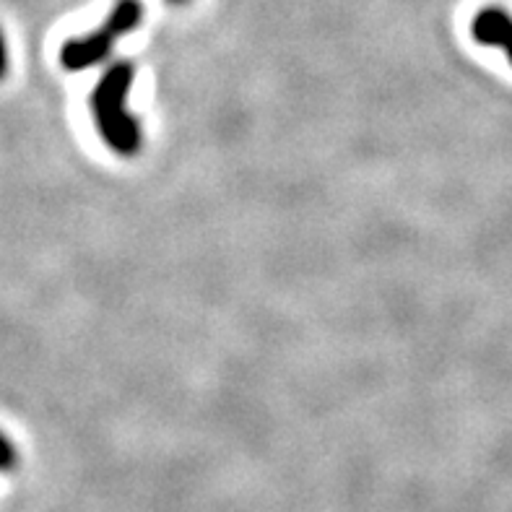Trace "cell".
I'll use <instances>...</instances> for the list:
<instances>
[{
    "label": "cell",
    "instance_id": "8992f818",
    "mask_svg": "<svg viewBox=\"0 0 512 512\" xmlns=\"http://www.w3.org/2000/svg\"><path fill=\"white\" fill-rule=\"evenodd\" d=\"M175 3H182V0H175Z\"/></svg>",
    "mask_w": 512,
    "mask_h": 512
},
{
    "label": "cell",
    "instance_id": "5b68a950",
    "mask_svg": "<svg viewBox=\"0 0 512 512\" xmlns=\"http://www.w3.org/2000/svg\"><path fill=\"white\" fill-rule=\"evenodd\" d=\"M8 65V52H6V39H3V32H0V76L6 73Z\"/></svg>",
    "mask_w": 512,
    "mask_h": 512
},
{
    "label": "cell",
    "instance_id": "3957f363",
    "mask_svg": "<svg viewBox=\"0 0 512 512\" xmlns=\"http://www.w3.org/2000/svg\"><path fill=\"white\" fill-rule=\"evenodd\" d=\"M476 42L481 45L502 47L512 63V19L500 8H484L471 26Z\"/></svg>",
    "mask_w": 512,
    "mask_h": 512
},
{
    "label": "cell",
    "instance_id": "7a4b0ae2",
    "mask_svg": "<svg viewBox=\"0 0 512 512\" xmlns=\"http://www.w3.org/2000/svg\"><path fill=\"white\" fill-rule=\"evenodd\" d=\"M143 19V6L138 0H117V6L112 8L110 19L102 29L91 32L84 39H71L65 42L63 50H60V63L68 68V71H86L91 65L107 60V55L112 52L115 42L123 34L133 32Z\"/></svg>",
    "mask_w": 512,
    "mask_h": 512
},
{
    "label": "cell",
    "instance_id": "277c9868",
    "mask_svg": "<svg viewBox=\"0 0 512 512\" xmlns=\"http://www.w3.org/2000/svg\"><path fill=\"white\" fill-rule=\"evenodd\" d=\"M13 466H16V450L6 437L0 435V471H11Z\"/></svg>",
    "mask_w": 512,
    "mask_h": 512
},
{
    "label": "cell",
    "instance_id": "6da1fadb",
    "mask_svg": "<svg viewBox=\"0 0 512 512\" xmlns=\"http://www.w3.org/2000/svg\"><path fill=\"white\" fill-rule=\"evenodd\" d=\"M130 86H133V65L115 63L91 91V110L97 130L102 133L104 143L123 156H133L141 149V128L125 110Z\"/></svg>",
    "mask_w": 512,
    "mask_h": 512
}]
</instances>
